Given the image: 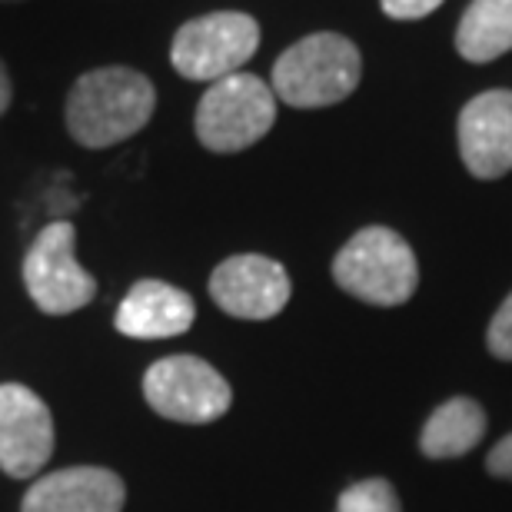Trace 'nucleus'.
<instances>
[{"label": "nucleus", "instance_id": "f257e3e1", "mask_svg": "<svg viewBox=\"0 0 512 512\" xmlns=\"http://www.w3.org/2000/svg\"><path fill=\"white\" fill-rule=\"evenodd\" d=\"M157 107L150 77L130 67L90 70L70 87L67 130L80 147L107 150L147 127Z\"/></svg>", "mask_w": 512, "mask_h": 512}, {"label": "nucleus", "instance_id": "f03ea898", "mask_svg": "<svg viewBox=\"0 0 512 512\" xmlns=\"http://www.w3.org/2000/svg\"><path fill=\"white\" fill-rule=\"evenodd\" d=\"M363 60L350 37L323 30L286 47L273 64L276 100L300 110L333 107L360 87Z\"/></svg>", "mask_w": 512, "mask_h": 512}, {"label": "nucleus", "instance_id": "7ed1b4c3", "mask_svg": "<svg viewBox=\"0 0 512 512\" xmlns=\"http://www.w3.org/2000/svg\"><path fill=\"white\" fill-rule=\"evenodd\" d=\"M333 280L363 303L399 306L416 293L419 263L413 247L396 230L366 227L336 253Z\"/></svg>", "mask_w": 512, "mask_h": 512}, {"label": "nucleus", "instance_id": "20e7f679", "mask_svg": "<svg viewBox=\"0 0 512 512\" xmlns=\"http://www.w3.org/2000/svg\"><path fill=\"white\" fill-rule=\"evenodd\" d=\"M276 124V94L256 74H230L207 87L197 107V137L213 153H240Z\"/></svg>", "mask_w": 512, "mask_h": 512}, {"label": "nucleus", "instance_id": "39448f33", "mask_svg": "<svg viewBox=\"0 0 512 512\" xmlns=\"http://www.w3.org/2000/svg\"><path fill=\"white\" fill-rule=\"evenodd\" d=\"M260 47V24L240 10H217L187 20L173 37V70L187 80H217L240 74Z\"/></svg>", "mask_w": 512, "mask_h": 512}, {"label": "nucleus", "instance_id": "423d86ee", "mask_svg": "<svg viewBox=\"0 0 512 512\" xmlns=\"http://www.w3.org/2000/svg\"><path fill=\"white\" fill-rule=\"evenodd\" d=\"M143 396L157 416L190 426L213 423L233 403L230 383L207 360L187 353L153 363L143 376Z\"/></svg>", "mask_w": 512, "mask_h": 512}, {"label": "nucleus", "instance_id": "0eeeda50", "mask_svg": "<svg viewBox=\"0 0 512 512\" xmlns=\"http://www.w3.org/2000/svg\"><path fill=\"white\" fill-rule=\"evenodd\" d=\"M77 230L74 223L54 220L37 233L24 256V286L37 310L50 316H67L87 306L97 296V280L74 256Z\"/></svg>", "mask_w": 512, "mask_h": 512}, {"label": "nucleus", "instance_id": "6e6552de", "mask_svg": "<svg viewBox=\"0 0 512 512\" xmlns=\"http://www.w3.org/2000/svg\"><path fill=\"white\" fill-rule=\"evenodd\" d=\"M54 419L34 389L20 383L0 386V469L30 479L54 456Z\"/></svg>", "mask_w": 512, "mask_h": 512}, {"label": "nucleus", "instance_id": "1a4fd4ad", "mask_svg": "<svg viewBox=\"0 0 512 512\" xmlns=\"http://www.w3.org/2000/svg\"><path fill=\"white\" fill-rule=\"evenodd\" d=\"M290 293V273L283 263L260 253L230 256L210 276L213 303L237 320H270L290 303Z\"/></svg>", "mask_w": 512, "mask_h": 512}, {"label": "nucleus", "instance_id": "9d476101", "mask_svg": "<svg viewBox=\"0 0 512 512\" xmlns=\"http://www.w3.org/2000/svg\"><path fill=\"white\" fill-rule=\"evenodd\" d=\"M459 153L479 180H499L512 170V90H486L463 107Z\"/></svg>", "mask_w": 512, "mask_h": 512}, {"label": "nucleus", "instance_id": "9b49d317", "mask_svg": "<svg viewBox=\"0 0 512 512\" xmlns=\"http://www.w3.org/2000/svg\"><path fill=\"white\" fill-rule=\"evenodd\" d=\"M127 503V486L114 469L70 466L40 476L27 489L20 512H120Z\"/></svg>", "mask_w": 512, "mask_h": 512}, {"label": "nucleus", "instance_id": "f8f14e48", "mask_svg": "<svg viewBox=\"0 0 512 512\" xmlns=\"http://www.w3.org/2000/svg\"><path fill=\"white\" fill-rule=\"evenodd\" d=\"M197 316L190 293L163 280H140L130 286L117 310V330L133 340H170L187 333Z\"/></svg>", "mask_w": 512, "mask_h": 512}, {"label": "nucleus", "instance_id": "ddd939ff", "mask_svg": "<svg viewBox=\"0 0 512 512\" xmlns=\"http://www.w3.org/2000/svg\"><path fill=\"white\" fill-rule=\"evenodd\" d=\"M486 436V413L476 399L453 396L426 419L419 433V449L429 459H459L473 453Z\"/></svg>", "mask_w": 512, "mask_h": 512}, {"label": "nucleus", "instance_id": "4468645a", "mask_svg": "<svg viewBox=\"0 0 512 512\" xmlns=\"http://www.w3.org/2000/svg\"><path fill=\"white\" fill-rule=\"evenodd\" d=\"M456 50L469 64H489L512 50V0H473L456 27Z\"/></svg>", "mask_w": 512, "mask_h": 512}, {"label": "nucleus", "instance_id": "2eb2a0df", "mask_svg": "<svg viewBox=\"0 0 512 512\" xmlns=\"http://www.w3.org/2000/svg\"><path fill=\"white\" fill-rule=\"evenodd\" d=\"M336 512H403L396 489L389 479H360V483L346 486L340 493Z\"/></svg>", "mask_w": 512, "mask_h": 512}, {"label": "nucleus", "instance_id": "dca6fc26", "mask_svg": "<svg viewBox=\"0 0 512 512\" xmlns=\"http://www.w3.org/2000/svg\"><path fill=\"white\" fill-rule=\"evenodd\" d=\"M486 346L496 360H506L512 363V293L503 300V306L496 310L493 323L486 330Z\"/></svg>", "mask_w": 512, "mask_h": 512}, {"label": "nucleus", "instance_id": "f3484780", "mask_svg": "<svg viewBox=\"0 0 512 512\" xmlns=\"http://www.w3.org/2000/svg\"><path fill=\"white\" fill-rule=\"evenodd\" d=\"M380 7L393 20H419L443 7V0H380Z\"/></svg>", "mask_w": 512, "mask_h": 512}, {"label": "nucleus", "instance_id": "a211bd4d", "mask_svg": "<svg viewBox=\"0 0 512 512\" xmlns=\"http://www.w3.org/2000/svg\"><path fill=\"white\" fill-rule=\"evenodd\" d=\"M486 469H489L493 476H499V479H512V433L503 436L493 449H489Z\"/></svg>", "mask_w": 512, "mask_h": 512}, {"label": "nucleus", "instance_id": "6ab92c4d", "mask_svg": "<svg viewBox=\"0 0 512 512\" xmlns=\"http://www.w3.org/2000/svg\"><path fill=\"white\" fill-rule=\"evenodd\" d=\"M10 97H14V87H10V74H7L4 60H0V117L7 114V107H10Z\"/></svg>", "mask_w": 512, "mask_h": 512}, {"label": "nucleus", "instance_id": "aec40b11", "mask_svg": "<svg viewBox=\"0 0 512 512\" xmlns=\"http://www.w3.org/2000/svg\"><path fill=\"white\" fill-rule=\"evenodd\" d=\"M4 4H17V0H4Z\"/></svg>", "mask_w": 512, "mask_h": 512}]
</instances>
